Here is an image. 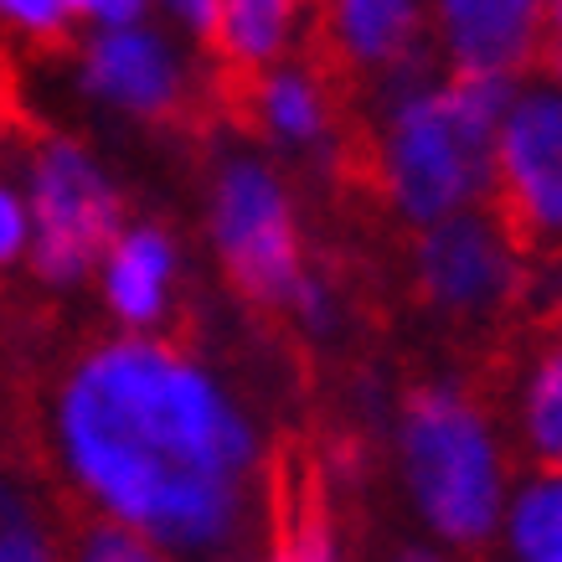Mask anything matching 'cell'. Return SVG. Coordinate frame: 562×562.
<instances>
[{"label": "cell", "mask_w": 562, "mask_h": 562, "mask_svg": "<svg viewBox=\"0 0 562 562\" xmlns=\"http://www.w3.org/2000/svg\"><path fill=\"white\" fill-rule=\"evenodd\" d=\"M495 222L506 243L562 238V93H527L495 135Z\"/></svg>", "instance_id": "6"}, {"label": "cell", "mask_w": 562, "mask_h": 562, "mask_svg": "<svg viewBox=\"0 0 562 562\" xmlns=\"http://www.w3.org/2000/svg\"><path fill=\"white\" fill-rule=\"evenodd\" d=\"M273 562H336V552H330V527H325V516L315 501H305V495H290V501H284Z\"/></svg>", "instance_id": "17"}, {"label": "cell", "mask_w": 562, "mask_h": 562, "mask_svg": "<svg viewBox=\"0 0 562 562\" xmlns=\"http://www.w3.org/2000/svg\"><path fill=\"white\" fill-rule=\"evenodd\" d=\"M212 233H217L233 284L254 305H294L305 273H300V248H294L290 202H284V187L258 160L227 166L217 187V206H212Z\"/></svg>", "instance_id": "4"}, {"label": "cell", "mask_w": 562, "mask_h": 562, "mask_svg": "<svg viewBox=\"0 0 562 562\" xmlns=\"http://www.w3.org/2000/svg\"><path fill=\"white\" fill-rule=\"evenodd\" d=\"M0 562H57L32 501L11 480H0Z\"/></svg>", "instance_id": "16"}, {"label": "cell", "mask_w": 562, "mask_h": 562, "mask_svg": "<svg viewBox=\"0 0 562 562\" xmlns=\"http://www.w3.org/2000/svg\"><path fill=\"white\" fill-rule=\"evenodd\" d=\"M263 114H269V124L279 135H290V139H315L325 130L321 93L300 72H273L269 83H263Z\"/></svg>", "instance_id": "15"}, {"label": "cell", "mask_w": 562, "mask_h": 562, "mask_svg": "<svg viewBox=\"0 0 562 562\" xmlns=\"http://www.w3.org/2000/svg\"><path fill=\"white\" fill-rule=\"evenodd\" d=\"M32 206H36V254L32 269L47 284H72L109 248L120 196L109 191L99 166L78 145L52 139L32 160Z\"/></svg>", "instance_id": "5"}, {"label": "cell", "mask_w": 562, "mask_h": 562, "mask_svg": "<svg viewBox=\"0 0 562 562\" xmlns=\"http://www.w3.org/2000/svg\"><path fill=\"white\" fill-rule=\"evenodd\" d=\"M21 243H26V217H21L16 196L0 191V263H11L21 254Z\"/></svg>", "instance_id": "20"}, {"label": "cell", "mask_w": 562, "mask_h": 562, "mask_svg": "<svg viewBox=\"0 0 562 562\" xmlns=\"http://www.w3.org/2000/svg\"><path fill=\"white\" fill-rule=\"evenodd\" d=\"M512 542L521 562H562V475L531 485L516 501Z\"/></svg>", "instance_id": "13"}, {"label": "cell", "mask_w": 562, "mask_h": 562, "mask_svg": "<svg viewBox=\"0 0 562 562\" xmlns=\"http://www.w3.org/2000/svg\"><path fill=\"white\" fill-rule=\"evenodd\" d=\"M418 36L413 0H336V42L357 63H397Z\"/></svg>", "instance_id": "11"}, {"label": "cell", "mask_w": 562, "mask_h": 562, "mask_svg": "<svg viewBox=\"0 0 562 562\" xmlns=\"http://www.w3.org/2000/svg\"><path fill=\"white\" fill-rule=\"evenodd\" d=\"M0 11L26 21V26H36V32H57L68 5H63V0H0Z\"/></svg>", "instance_id": "19"}, {"label": "cell", "mask_w": 562, "mask_h": 562, "mask_svg": "<svg viewBox=\"0 0 562 562\" xmlns=\"http://www.w3.org/2000/svg\"><path fill=\"white\" fill-rule=\"evenodd\" d=\"M57 443L72 480L155 547L212 552L238 527L248 424L166 346L93 351L63 387Z\"/></svg>", "instance_id": "1"}, {"label": "cell", "mask_w": 562, "mask_h": 562, "mask_svg": "<svg viewBox=\"0 0 562 562\" xmlns=\"http://www.w3.org/2000/svg\"><path fill=\"white\" fill-rule=\"evenodd\" d=\"M418 279L428 300L439 310H491L512 290V243L501 233V222L460 212L439 222L418 248Z\"/></svg>", "instance_id": "7"}, {"label": "cell", "mask_w": 562, "mask_h": 562, "mask_svg": "<svg viewBox=\"0 0 562 562\" xmlns=\"http://www.w3.org/2000/svg\"><path fill=\"white\" fill-rule=\"evenodd\" d=\"M63 5H72V11H88V16H103L109 26H114V32H120V21H135L145 0H63Z\"/></svg>", "instance_id": "21"}, {"label": "cell", "mask_w": 562, "mask_h": 562, "mask_svg": "<svg viewBox=\"0 0 562 562\" xmlns=\"http://www.w3.org/2000/svg\"><path fill=\"white\" fill-rule=\"evenodd\" d=\"M171 279V243L155 227H139L124 243L109 248V305L130 325H145L160 315V294Z\"/></svg>", "instance_id": "10"}, {"label": "cell", "mask_w": 562, "mask_h": 562, "mask_svg": "<svg viewBox=\"0 0 562 562\" xmlns=\"http://www.w3.org/2000/svg\"><path fill=\"white\" fill-rule=\"evenodd\" d=\"M83 83L99 99L120 103V109H135L145 120L171 114L176 99H181V72H176L171 52L145 32H103L88 47Z\"/></svg>", "instance_id": "9"}, {"label": "cell", "mask_w": 562, "mask_h": 562, "mask_svg": "<svg viewBox=\"0 0 562 562\" xmlns=\"http://www.w3.org/2000/svg\"><path fill=\"white\" fill-rule=\"evenodd\" d=\"M527 439L537 464L562 475V346L547 351L527 387Z\"/></svg>", "instance_id": "14"}, {"label": "cell", "mask_w": 562, "mask_h": 562, "mask_svg": "<svg viewBox=\"0 0 562 562\" xmlns=\"http://www.w3.org/2000/svg\"><path fill=\"white\" fill-rule=\"evenodd\" d=\"M68 562H171L150 537L120 527V521H83L72 531V558Z\"/></svg>", "instance_id": "18"}, {"label": "cell", "mask_w": 562, "mask_h": 562, "mask_svg": "<svg viewBox=\"0 0 562 562\" xmlns=\"http://www.w3.org/2000/svg\"><path fill=\"white\" fill-rule=\"evenodd\" d=\"M547 0H443V32L460 72H501L512 78L527 68L542 36Z\"/></svg>", "instance_id": "8"}, {"label": "cell", "mask_w": 562, "mask_h": 562, "mask_svg": "<svg viewBox=\"0 0 562 562\" xmlns=\"http://www.w3.org/2000/svg\"><path fill=\"white\" fill-rule=\"evenodd\" d=\"M176 11L196 26V32H217V21H222V0H171Z\"/></svg>", "instance_id": "22"}, {"label": "cell", "mask_w": 562, "mask_h": 562, "mask_svg": "<svg viewBox=\"0 0 562 562\" xmlns=\"http://www.w3.org/2000/svg\"><path fill=\"white\" fill-rule=\"evenodd\" d=\"M403 464L418 512L449 542L475 547L501 516V464L480 413L449 387H424L403 413Z\"/></svg>", "instance_id": "2"}, {"label": "cell", "mask_w": 562, "mask_h": 562, "mask_svg": "<svg viewBox=\"0 0 562 562\" xmlns=\"http://www.w3.org/2000/svg\"><path fill=\"white\" fill-rule=\"evenodd\" d=\"M397 562H443V558H434L424 547H408V552H397Z\"/></svg>", "instance_id": "23"}, {"label": "cell", "mask_w": 562, "mask_h": 562, "mask_svg": "<svg viewBox=\"0 0 562 562\" xmlns=\"http://www.w3.org/2000/svg\"><path fill=\"white\" fill-rule=\"evenodd\" d=\"M491 139L449 103L443 88L397 103L387 130V187L413 222L454 217L495 171Z\"/></svg>", "instance_id": "3"}, {"label": "cell", "mask_w": 562, "mask_h": 562, "mask_svg": "<svg viewBox=\"0 0 562 562\" xmlns=\"http://www.w3.org/2000/svg\"><path fill=\"white\" fill-rule=\"evenodd\" d=\"M294 0H227L217 21V36L233 63H263L279 52L290 26Z\"/></svg>", "instance_id": "12"}]
</instances>
